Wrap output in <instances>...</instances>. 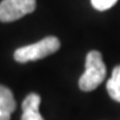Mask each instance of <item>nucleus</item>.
<instances>
[{"mask_svg": "<svg viewBox=\"0 0 120 120\" xmlns=\"http://www.w3.org/2000/svg\"><path fill=\"white\" fill-rule=\"evenodd\" d=\"M59 48V39L56 37H46L39 42L18 48L13 53V58L16 61L21 64L28 61H36L57 52Z\"/></svg>", "mask_w": 120, "mask_h": 120, "instance_id": "nucleus-2", "label": "nucleus"}, {"mask_svg": "<svg viewBox=\"0 0 120 120\" xmlns=\"http://www.w3.org/2000/svg\"><path fill=\"white\" fill-rule=\"evenodd\" d=\"M41 98L37 94H28L22 102L21 120H45L39 112Z\"/></svg>", "mask_w": 120, "mask_h": 120, "instance_id": "nucleus-4", "label": "nucleus"}, {"mask_svg": "<svg viewBox=\"0 0 120 120\" xmlns=\"http://www.w3.org/2000/svg\"><path fill=\"white\" fill-rule=\"evenodd\" d=\"M36 9V0H2L0 2V21L11 22L31 13Z\"/></svg>", "mask_w": 120, "mask_h": 120, "instance_id": "nucleus-3", "label": "nucleus"}, {"mask_svg": "<svg viewBox=\"0 0 120 120\" xmlns=\"http://www.w3.org/2000/svg\"><path fill=\"white\" fill-rule=\"evenodd\" d=\"M16 109V100L11 90L0 86V120H10L11 113Z\"/></svg>", "mask_w": 120, "mask_h": 120, "instance_id": "nucleus-5", "label": "nucleus"}, {"mask_svg": "<svg viewBox=\"0 0 120 120\" xmlns=\"http://www.w3.org/2000/svg\"><path fill=\"white\" fill-rule=\"evenodd\" d=\"M107 91L110 98L120 102V66L115 67L111 78L107 82Z\"/></svg>", "mask_w": 120, "mask_h": 120, "instance_id": "nucleus-6", "label": "nucleus"}, {"mask_svg": "<svg viewBox=\"0 0 120 120\" xmlns=\"http://www.w3.org/2000/svg\"><path fill=\"white\" fill-rule=\"evenodd\" d=\"M118 0H91V4L96 10L105 11L115 6Z\"/></svg>", "mask_w": 120, "mask_h": 120, "instance_id": "nucleus-7", "label": "nucleus"}, {"mask_svg": "<svg viewBox=\"0 0 120 120\" xmlns=\"http://www.w3.org/2000/svg\"><path fill=\"white\" fill-rule=\"evenodd\" d=\"M107 75V68L99 51L92 50L86 57V70L79 79V88L89 92L94 90L105 80Z\"/></svg>", "mask_w": 120, "mask_h": 120, "instance_id": "nucleus-1", "label": "nucleus"}]
</instances>
